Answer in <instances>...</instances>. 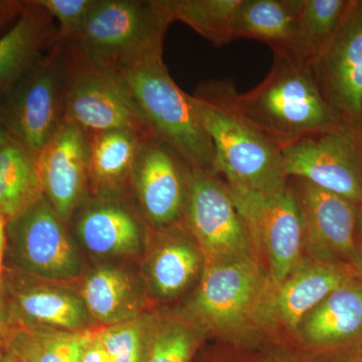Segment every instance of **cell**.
<instances>
[{
  "mask_svg": "<svg viewBox=\"0 0 362 362\" xmlns=\"http://www.w3.org/2000/svg\"><path fill=\"white\" fill-rule=\"evenodd\" d=\"M233 80L202 83L195 109L211 137L218 173L230 187L273 192L287 185L282 149L250 120L239 105Z\"/></svg>",
  "mask_w": 362,
  "mask_h": 362,
  "instance_id": "1",
  "label": "cell"
},
{
  "mask_svg": "<svg viewBox=\"0 0 362 362\" xmlns=\"http://www.w3.org/2000/svg\"><path fill=\"white\" fill-rule=\"evenodd\" d=\"M239 105L281 149L343 123L321 92L314 59L294 54H274L267 77L239 94Z\"/></svg>",
  "mask_w": 362,
  "mask_h": 362,
  "instance_id": "2",
  "label": "cell"
},
{
  "mask_svg": "<svg viewBox=\"0 0 362 362\" xmlns=\"http://www.w3.org/2000/svg\"><path fill=\"white\" fill-rule=\"evenodd\" d=\"M112 74L125 88L154 137L169 145L194 170L218 173L216 150L195 109L194 97L178 87L162 57Z\"/></svg>",
  "mask_w": 362,
  "mask_h": 362,
  "instance_id": "3",
  "label": "cell"
},
{
  "mask_svg": "<svg viewBox=\"0 0 362 362\" xmlns=\"http://www.w3.org/2000/svg\"><path fill=\"white\" fill-rule=\"evenodd\" d=\"M171 23L160 0H96L75 42L92 61L115 73L161 58Z\"/></svg>",
  "mask_w": 362,
  "mask_h": 362,
  "instance_id": "4",
  "label": "cell"
},
{
  "mask_svg": "<svg viewBox=\"0 0 362 362\" xmlns=\"http://www.w3.org/2000/svg\"><path fill=\"white\" fill-rule=\"evenodd\" d=\"M62 45L66 120L77 124L89 135L127 130L145 138L153 136L114 74L92 61L77 42Z\"/></svg>",
  "mask_w": 362,
  "mask_h": 362,
  "instance_id": "5",
  "label": "cell"
},
{
  "mask_svg": "<svg viewBox=\"0 0 362 362\" xmlns=\"http://www.w3.org/2000/svg\"><path fill=\"white\" fill-rule=\"evenodd\" d=\"M66 226L45 195L6 221V259L11 270L47 282L80 277L84 265Z\"/></svg>",
  "mask_w": 362,
  "mask_h": 362,
  "instance_id": "6",
  "label": "cell"
},
{
  "mask_svg": "<svg viewBox=\"0 0 362 362\" xmlns=\"http://www.w3.org/2000/svg\"><path fill=\"white\" fill-rule=\"evenodd\" d=\"M65 115L64 49L57 40L0 104V123L37 158Z\"/></svg>",
  "mask_w": 362,
  "mask_h": 362,
  "instance_id": "7",
  "label": "cell"
},
{
  "mask_svg": "<svg viewBox=\"0 0 362 362\" xmlns=\"http://www.w3.org/2000/svg\"><path fill=\"white\" fill-rule=\"evenodd\" d=\"M228 187L252 245L265 255L272 280L280 284L298 268L305 244L303 220L290 181L273 192Z\"/></svg>",
  "mask_w": 362,
  "mask_h": 362,
  "instance_id": "8",
  "label": "cell"
},
{
  "mask_svg": "<svg viewBox=\"0 0 362 362\" xmlns=\"http://www.w3.org/2000/svg\"><path fill=\"white\" fill-rule=\"evenodd\" d=\"M183 218L206 266L251 256L252 242L230 187L216 173L192 169Z\"/></svg>",
  "mask_w": 362,
  "mask_h": 362,
  "instance_id": "9",
  "label": "cell"
},
{
  "mask_svg": "<svg viewBox=\"0 0 362 362\" xmlns=\"http://www.w3.org/2000/svg\"><path fill=\"white\" fill-rule=\"evenodd\" d=\"M282 156L288 178L309 181L356 206L361 202L362 126L343 122L284 147Z\"/></svg>",
  "mask_w": 362,
  "mask_h": 362,
  "instance_id": "10",
  "label": "cell"
},
{
  "mask_svg": "<svg viewBox=\"0 0 362 362\" xmlns=\"http://www.w3.org/2000/svg\"><path fill=\"white\" fill-rule=\"evenodd\" d=\"M192 168L166 143L151 136L142 140L129 187L145 221L157 228L182 218Z\"/></svg>",
  "mask_w": 362,
  "mask_h": 362,
  "instance_id": "11",
  "label": "cell"
},
{
  "mask_svg": "<svg viewBox=\"0 0 362 362\" xmlns=\"http://www.w3.org/2000/svg\"><path fill=\"white\" fill-rule=\"evenodd\" d=\"M314 68L323 96L340 120L362 126V0H350Z\"/></svg>",
  "mask_w": 362,
  "mask_h": 362,
  "instance_id": "12",
  "label": "cell"
},
{
  "mask_svg": "<svg viewBox=\"0 0 362 362\" xmlns=\"http://www.w3.org/2000/svg\"><path fill=\"white\" fill-rule=\"evenodd\" d=\"M264 278L252 256L206 266L192 312L216 329L246 322L262 303Z\"/></svg>",
  "mask_w": 362,
  "mask_h": 362,
  "instance_id": "13",
  "label": "cell"
},
{
  "mask_svg": "<svg viewBox=\"0 0 362 362\" xmlns=\"http://www.w3.org/2000/svg\"><path fill=\"white\" fill-rule=\"evenodd\" d=\"M89 152L90 135L65 119L37 157L44 195L66 225L90 194Z\"/></svg>",
  "mask_w": 362,
  "mask_h": 362,
  "instance_id": "14",
  "label": "cell"
},
{
  "mask_svg": "<svg viewBox=\"0 0 362 362\" xmlns=\"http://www.w3.org/2000/svg\"><path fill=\"white\" fill-rule=\"evenodd\" d=\"M143 221L127 190H123L90 194L70 223L86 251L97 257H116L139 251L144 237Z\"/></svg>",
  "mask_w": 362,
  "mask_h": 362,
  "instance_id": "15",
  "label": "cell"
},
{
  "mask_svg": "<svg viewBox=\"0 0 362 362\" xmlns=\"http://www.w3.org/2000/svg\"><path fill=\"white\" fill-rule=\"evenodd\" d=\"M16 327L59 331L89 330L93 318L82 297L13 270L2 280Z\"/></svg>",
  "mask_w": 362,
  "mask_h": 362,
  "instance_id": "16",
  "label": "cell"
},
{
  "mask_svg": "<svg viewBox=\"0 0 362 362\" xmlns=\"http://www.w3.org/2000/svg\"><path fill=\"white\" fill-rule=\"evenodd\" d=\"M290 180L303 220L305 243L333 254L354 251L356 204L302 178Z\"/></svg>",
  "mask_w": 362,
  "mask_h": 362,
  "instance_id": "17",
  "label": "cell"
},
{
  "mask_svg": "<svg viewBox=\"0 0 362 362\" xmlns=\"http://www.w3.org/2000/svg\"><path fill=\"white\" fill-rule=\"evenodd\" d=\"M58 40V28L35 0L0 37V104Z\"/></svg>",
  "mask_w": 362,
  "mask_h": 362,
  "instance_id": "18",
  "label": "cell"
},
{
  "mask_svg": "<svg viewBox=\"0 0 362 362\" xmlns=\"http://www.w3.org/2000/svg\"><path fill=\"white\" fill-rule=\"evenodd\" d=\"M349 279L339 267L318 264L295 269L268 300L269 315L290 329L299 328L307 314Z\"/></svg>",
  "mask_w": 362,
  "mask_h": 362,
  "instance_id": "19",
  "label": "cell"
},
{
  "mask_svg": "<svg viewBox=\"0 0 362 362\" xmlns=\"http://www.w3.org/2000/svg\"><path fill=\"white\" fill-rule=\"evenodd\" d=\"M300 6L301 0H240L233 37L261 40L274 54L297 56Z\"/></svg>",
  "mask_w": 362,
  "mask_h": 362,
  "instance_id": "20",
  "label": "cell"
},
{
  "mask_svg": "<svg viewBox=\"0 0 362 362\" xmlns=\"http://www.w3.org/2000/svg\"><path fill=\"white\" fill-rule=\"evenodd\" d=\"M143 139L145 137L127 130L103 131L90 135V194L127 190Z\"/></svg>",
  "mask_w": 362,
  "mask_h": 362,
  "instance_id": "21",
  "label": "cell"
},
{
  "mask_svg": "<svg viewBox=\"0 0 362 362\" xmlns=\"http://www.w3.org/2000/svg\"><path fill=\"white\" fill-rule=\"evenodd\" d=\"M312 344L346 341L362 331V288L350 281L340 286L307 314L299 326Z\"/></svg>",
  "mask_w": 362,
  "mask_h": 362,
  "instance_id": "22",
  "label": "cell"
},
{
  "mask_svg": "<svg viewBox=\"0 0 362 362\" xmlns=\"http://www.w3.org/2000/svg\"><path fill=\"white\" fill-rule=\"evenodd\" d=\"M81 297L93 320L108 326L139 315L140 297L134 280L118 267L101 266L90 272Z\"/></svg>",
  "mask_w": 362,
  "mask_h": 362,
  "instance_id": "23",
  "label": "cell"
},
{
  "mask_svg": "<svg viewBox=\"0 0 362 362\" xmlns=\"http://www.w3.org/2000/svg\"><path fill=\"white\" fill-rule=\"evenodd\" d=\"M42 195L37 157L13 138L0 149V218L13 220Z\"/></svg>",
  "mask_w": 362,
  "mask_h": 362,
  "instance_id": "24",
  "label": "cell"
},
{
  "mask_svg": "<svg viewBox=\"0 0 362 362\" xmlns=\"http://www.w3.org/2000/svg\"><path fill=\"white\" fill-rule=\"evenodd\" d=\"M93 331H59L16 327L8 356L18 362H82Z\"/></svg>",
  "mask_w": 362,
  "mask_h": 362,
  "instance_id": "25",
  "label": "cell"
},
{
  "mask_svg": "<svg viewBox=\"0 0 362 362\" xmlns=\"http://www.w3.org/2000/svg\"><path fill=\"white\" fill-rule=\"evenodd\" d=\"M161 246L150 262V282L159 296L175 297L199 271L201 256L192 240L180 228L166 235Z\"/></svg>",
  "mask_w": 362,
  "mask_h": 362,
  "instance_id": "26",
  "label": "cell"
},
{
  "mask_svg": "<svg viewBox=\"0 0 362 362\" xmlns=\"http://www.w3.org/2000/svg\"><path fill=\"white\" fill-rule=\"evenodd\" d=\"M173 23L180 21L216 47L230 44L240 0H160Z\"/></svg>",
  "mask_w": 362,
  "mask_h": 362,
  "instance_id": "27",
  "label": "cell"
},
{
  "mask_svg": "<svg viewBox=\"0 0 362 362\" xmlns=\"http://www.w3.org/2000/svg\"><path fill=\"white\" fill-rule=\"evenodd\" d=\"M350 0H301L297 57L315 59L335 35Z\"/></svg>",
  "mask_w": 362,
  "mask_h": 362,
  "instance_id": "28",
  "label": "cell"
},
{
  "mask_svg": "<svg viewBox=\"0 0 362 362\" xmlns=\"http://www.w3.org/2000/svg\"><path fill=\"white\" fill-rule=\"evenodd\" d=\"M146 324L143 318L115 324L99 331L110 362H143L146 354Z\"/></svg>",
  "mask_w": 362,
  "mask_h": 362,
  "instance_id": "29",
  "label": "cell"
},
{
  "mask_svg": "<svg viewBox=\"0 0 362 362\" xmlns=\"http://www.w3.org/2000/svg\"><path fill=\"white\" fill-rule=\"evenodd\" d=\"M195 343L194 331L185 324H164L148 338L143 362H189Z\"/></svg>",
  "mask_w": 362,
  "mask_h": 362,
  "instance_id": "30",
  "label": "cell"
},
{
  "mask_svg": "<svg viewBox=\"0 0 362 362\" xmlns=\"http://www.w3.org/2000/svg\"><path fill=\"white\" fill-rule=\"evenodd\" d=\"M37 4L58 21V40L75 42L96 0H35Z\"/></svg>",
  "mask_w": 362,
  "mask_h": 362,
  "instance_id": "31",
  "label": "cell"
},
{
  "mask_svg": "<svg viewBox=\"0 0 362 362\" xmlns=\"http://www.w3.org/2000/svg\"><path fill=\"white\" fill-rule=\"evenodd\" d=\"M16 329L4 282L0 283V361H4L8 356L9 341L13 330Z\"/></svg>",
  "mask_w": 362,
  "mask_h": 362,
  "instance_id": "32",
  "label": "cell"
},
{
  "mask_svg": "<svg viewBox=\"0 0 362 362\" xmlns=\"http://www.w3.org/2000/svg\"><path fill=\"white\" fill-rule=\"evenodd\" d=\"M28 1L0 0V37L13 28L25 11Z\"/></svg>",
  "mask_w": 362,
  "mask_h": 362,
  "instance_id": "33",
  "label": "cell"
},
{
  "mask_svg": "<svg viewBox=\"0 0 362 362\" xmlns=\"http://www.w3.org/2000/svg\"><path fill=\"white\" fill-rule=\"evenodd\" d=\"M82 362H110L108 354L99 337V331L94 332L86 346Z\"/></svg>",
  "mask_w": 362,
  "mask_h": 362,
  "instance_id": "34",
  "label": "cell"
},
{
  "mask_svg": "<svg viewBox=\"0 0 362 362\" xmlns=\"http://www.w3.org/2000/svg\"><path fill=\"white\" fill-rule=\"evenodd\" d=\"M6 221L0 218V283L4 280V265H6Z\"/></svg>",
  "mask_w": 362,
  "mask_h": 362,
  "instance_id": "35",
  "label": "cell"
},
{
  "mask_svg": "<svg viewBox=\"0 0 362 362\" xmlns=\"http://www.w3.org/2000/svg\"><path fill=\"white\" fill-rule=\"evenodd\" d=\"M13 139L11 134H9L8 131L6 129L4 125L0 123V149L6 144L9 140Z\"/></svg>",
  "mask_w": 362,
  "mask_h": 362,
  "instance_id": "36",
  "label": "cell"
},
{
  "mask_svg": "<svg viewBox=\"0 0 362 362\" xmlns=\"http://www.w3.org/2000/svg\"><path fill=\"white\" fill-rule=\"evenodd\" d=\"M356 230L362 233V199L357 204Z\"/></svg>",
  "mask_w": 362,
  "mask_h": 362,
  "instance_id": "37",
  "label": "cell"
},
{
  "mask_svg": "<svg viewBox=\"0 0 362 362\" xmlns=\"http://www.w3.org/2000/svg\"><path fill=\"white\" fill-rule=\"evenodd\" d=\"M358 261H359V265H361V269H362V245L361 247V250H359Z\"/></svg>",
  "mask_w": 362,
  "mask_h": 362,
  "instance_id": "38",
  "label": "cell"
},
{
  "mask_svg": "<svg viewBox=\"0 0 362 362\" xmlns=\"http://www.w3.org/2000/svg\"><path fill=\"white\" fill-rule=\"evenodd\" d=\"M6 362H18V361H16V359H14L13 357L8 356L6 357Z\"/></svg>",
  "mask_w": 362,
  "mask_h": 362,
  "instance_id": "39",
  "label": "cell"
},
{
  "mask_svg": "<svg viewBox=\"0 0 362 362\" xmlns=\"http://www.w3.org/2000/svg\"><path fill=\"white\" fill-rule=\"evenodd\" d=\"M0 362H6V359H4V361H0Z\"/></svg>",
  "mask_w": 362,
  "mask_h": 362,
  "instance_id": "40",
  "label": "cell"
}]
</instances>
